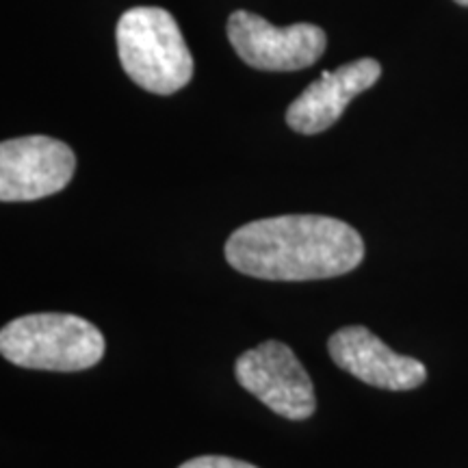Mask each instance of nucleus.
<instances>
[{"instance_id":"obj_1","label":"nucleus","mask_w":468,"mask_h":468,"mask_svg":"<svg viewBox=\"0 0 468 468\" xmlns=\"http://www.w3.org/2000/svg\"><path fill=\"white\" fill-rule=\"evenodd\" d=\"M224 251L228 265L245 276L303 282L354 271L365 259V241L336 218L280 215L237 228Z\"/></svg>"},{"instance_id":"obj_2","label":"nucleus","mask_w":468,"mask_h":468,"mask_svg":"<svg viewBox=\"0 0 468 468\" xmlns=\"http://www.w3.org/2000/svg\"><path fill=\"white\" fill-rule=\"evenodd\" d=\"M117 55L142 90L169 96L189 85L193 57L178 22L161 7H134L117 22Z\"/></svg>"},{"instance_id":"obj_3","label":"nucleus","mask_w":468,"mask_h":468,"mask_svg":"<svg viewBox=\"0 0 468 468\" xmlns=\"http://www.w3.org/2000/svg\"><path fill=\"white\" fill-rule=\"evenodd\" d=\"M104 349L102 332L79 314H25L0 332L3 358L35 371H85L102 360Z\"/></svg>"},{"instance_id":"obj_4","label":"nucleus","mask_w":468,"mask_h":468,"mask_svg":"<svg viewBox=\"0 0 468 468\" xmlns=\"http://www.w3.org/2000/svg\"><path fill=\"white\" fill-rule=\"evenodd\" d=\"M234 376L248 393L280 417L306 420L317 410L313 379L289 345L265 341L243 351L234 362Z\"/></svg>"},{"instance_id":"obj_5","label":"nucleus","mask_w":468,"mask_h":468,"mask_svg":"<svg viewBox=\"0 0 468 468\" xmlns=\"http://www.w3.org/2000/svg\"><path fill=\"white\" fill-rule=\"evenodd\" d=\"M228 39L248 66L267 72L310 68L325 52L324 28L306 22L278 28L250 11H234L230 16Z\"/></svg>"},{"instance_id":"obj_6","label":"nucleus","mask_w":468,"mask_h":468,"mask_svg":"<svg viewBox=\"0 0 468 468\" xmlns=\"http://www.w3.org/2000/svg\"><path fill=\"white\" fill-rule=\"evenodd\" d=\"M76 156L58 139L31 134L0 144V200L33 202L66 189Z\"/></svg>"},{"instance_id":"obj_7","label":"nucleus","mask_w":468,"mask_h":468,"mask_svg":"<svg viewBox=\"0 0 468 468\" xmlns=\"http://www.w3.org/2000/svg\"><path fill=\"white\" fill-rule=\"evenodd\" d=\"M335 365L360 382L384 390H414L427 379L420 360L397 354L365 325H347L327 341Z\"/></svg>"},{"instance_id":"obj_8","label":"nucleus","mask_w":468,"mask_h":468,"mask_svg":"<svg viewBox=\"0 0 468 468\" xmlns=\"http://www.w3.org/2000/svg\"><path fill=\"white\" fill-rule=\"evenodd\" d=\"M382 76V66L376 58H358L345 63L335 72H324L319 80L310 83L300 98L286 109V124L295 133L317 134L330 128L347 104L368 87H373Z\"/></svg>"},{"instance_id":"obj_9","label":"nucleus","mask_w":468,"mask_h":468,"mask_svg":"<svg viewBox=\"0 0 468 468\" xmlns=\"http://www.w3.org/2000/svg\"><path fill=\"white\" fill-rule=\"evenodd\" d=\"M178 468H256V466L243 460L226 458V455H200V458L185 462V464Z\"/></svg>"},{"instance_id":"obj_10","label":"nucleus","mask_w":468,"mask_h":468,"mask_svg":"<svg viewBox=\"0 0 468 468\" xmlns=\"http://www.w3.org/2000/svg\"><path fill=\"white\" fill-rule=\"evenodd\" d=\"M455 3L462 5V7H468V0H455Z\"/></svg>"}]
</instances>
